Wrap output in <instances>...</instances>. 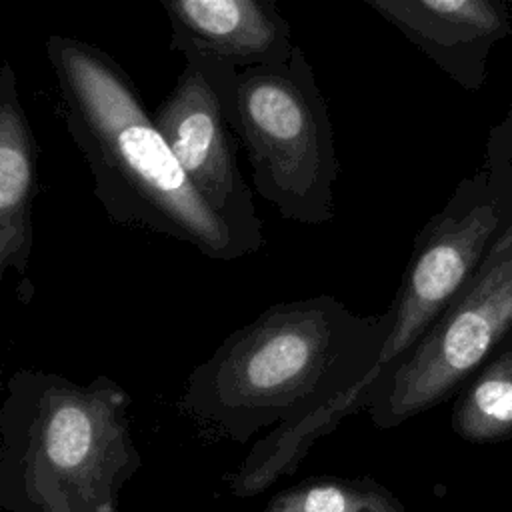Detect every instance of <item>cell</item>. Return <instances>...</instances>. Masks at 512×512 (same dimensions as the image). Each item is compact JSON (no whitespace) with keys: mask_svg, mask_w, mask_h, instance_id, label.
<instances>
[{"mask_svg":"<svg viewBox=\"0 0 512 512\" xmlns=\"http://www.w3.org/2000/svg\"><path fill=\"white\" fill-rule=\"evenodd\" d=\"M46 56L68 134L108 218L232 262L258 252L194 190L148 114L130 74L96 44L52 34Z\"/></svg>","mask_w":512,"mask_h":512,"instance_id":"7a4b0ae2","label":"cell"},{"mask_svg":"<svg viewBox=\"0 0 512 512\" xmlns=\"http://www.w3.org/2000/svg\"><path fill=\"white\" fill-rule=\"evenodd\" d=\"M40 184V156L22 106L16 72L0 64V294L8 270L28 274L34 240L32 204ZM2 388V370H0Z\"/></svg>","mask_w":512,"mask_h":512,"instance_id":"30bf717a","label":"cell"},{"mask_svg":"<svg viewBox=\"0 0 512 512\" xmlns=\"http://www.w3.org/2000/svg\"><path fill=\"white\" fill-rule=\"evenodd\" d=\"M390 322V310L356 316L326 294L276 302L194 366L180 410L244 444L262 428L292 426L348 396L366 408Z\"/></svg>","mask_w":512,"mask_h":512,"instance_id":"6da1fadb","label":"cell"},{"mask_svg":"<svg viewBox=\"0 0 512 512\" xmlns=\"http://www.w3.org/2000/svg\"><path fill=\"white\" fill-rule=\"evenodd\" d=\"M170 52L192 48L248 70L290 60L294 44L274 0H162Z\"/></svg>","mask_w":512,"mask_h":512,"instance_id":"ba28073f","label":"cell"},{"mask_svg":"<svg viewBox=\"0 0 512 512\" xmlns=\"http://www.w3.org/2000/svg\"><path fill=\"white\" fill-rule=\"evenodd\" d=\"M184 70L152 112V120L204 202L256 250L266 244L254 198L236 160L226 102L236 68L182 48Z\"/></svg>","mask_w":512,"mask_h":512,"instance_id":"52a82bcc","label":"cell"},{"mask_svg":"<svg viewBox=\"0 0 512 512\" xmlns=\"http://www.w3.org/2000/svg\"><path fill=\"white\" fill-rule=\"evenodd\" d=\"M366 4L466 86L482 84L486 52L510 32L506 6L490 0H366Z\"/></svg>","mask_w":512,"mask_h":512,"instance_id":"9c48e42d","label":"cell"},{"mask_svg":"<svg viewBox=\"0 0 512 512\" xmlns=\"http://www.w3.org/2000/svg\"><path fill=\"white\" fill-rule=\"evenodd\" d=\"M452 428L468 442L512 438V336L456 394Z\"/></svg>","mask_w":512,"mask_h":512,"instance_id":"8fae6325","label":"cell"},{"mask_svg":"<svg viewBox=\"0 0 512 512\" xmlns=\"http://www.w3.org/2000/svg\"><path fill=\"white\" fill-rule=\"evenodd\" d=\"M510 220L512 192H498L480 180L466 192L462 186L450 206L430 220L416 238L398 298L390 308V332L374 368V384L418 344L464 290Z\"/></svg>","mask_w":512,"mask_h":512,"instance_id":"8992f818","label":"cell"},{"mask_svg":"<svg viewBox=\"0 0 512 512\" xmlns=\"http://www.w3.org/2000/svg\"><path fill=\"white\" fill-rule=\"evenodd\" d=\"M264 512H406L372 478H308L270 498Z\"/></svg>","mask_w":512,"mask_h":512,"instance_id":"7c38bea8","label":"cell"},{"mask_svg":"<svg viewBox=\"0 0 512 512\" xmlns=\"http://www.w3.org/2000/svg\"><path fill=\"white\" fill-rule=\"evenodd\" d=\"M130 394L100 374L88 384L18 368L0 404L2 512H118L142 458Z\"/></svg>","mask_w":512,"mask_h":512,"instance_id":"3957f363","label":"cell"},{"mask_svg":"<svg viewBox=\"0 0 512 512\" xmlns=\"http://www.w3.org/2000/svg\"><path fill=\"white\" fill-rule=\"evenodd\" d=\"M226 120L248 152L256 194L286 220H332L338 176L332 124L300 46L284 64L238 70Z\"/></svg>","mask_w":512,"mask_h":512,"instance_id":"277c9868","label":"cell"},{"mask_svg":"<svg viewBox=\"0 0 512 512\" xmlns=\"http://www.w3.org/2000/svg\"><path fill=\"white\" fill-rule=\"evenodd\" d=\"M512 336V220L484 262L418 344L368 392L372 420L390 428L458 394Z\"/></svg>","mask_w":512,"mask_h":512,"instance_id":"5b68a950","label":"cell"}]
</instances>
